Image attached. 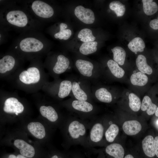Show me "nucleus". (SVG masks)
Segmentation results:
<instances>
[{"instance_id":"19","label":"nucleus","mask_w":158,"mask_h":158,"mask_svg":"<svg viewBox=\"0 0 158 158\" xmlns=\"http://www.w3.org/2000/svg\"><path fill=\"white\" fill-rule=\"evenodd\" d=\"M136 64L138 69L145 74L150 75L152 73V68L147 64L146 57L142 55H139L136 60Z\"/></svg>"},{"instance_id":"6","label":"nucleus","mask_w":158,"mask_h":158,"mask_svg":"<svg viewBox=\"0 0 158 158\" xmlns=\"http://www.w3.org/2000/svg\"><path fill=\"white\" fill-rule=\"evenodd\" d=\"M6 19L11 24L19 27L25 26L28 23V18L26 14L23 11H12L7 14Z\"/></svg>"},{"instance_id":"42","label":"nucleus","mask_w":158,"mask_h":158,"mask_svg":"<svg viewBox=\"0 0 158 158\" xmlns=\"http://www.w3.org/2000/svg\"><path fill=\"white\" fill-rule=\"evenodd\" d=\"M155 114L156 116L158 117V106L157 107L156 111L155 113Z\"/></svg>"},{"instance_id":"44","label":"nucleus","mask_w":158,"mask_h":158,"mask_svg":"<svg viewBox=\"0 0 158 158\" xmlns=\"http://www.w3.org/2000/svg\"><path fill=\"white\" fill-rule=\"evenodd\" d=\"M17 115H18V113H15Z\"/></svg>"},{"instance_id":"35","label":"nucleus","mask_w":158,"mask_h":158,"mask_svg":"<svg viewBox=\"0 0 158 158\" xmlns=\"http://www.w3.org/2000/svg\"><path fill=\"white\" fill-rule=\"evenodd\" d=\"M150 26L152 29L157 30L158 29V16L157 19L152 20L150 23Z\"/></svg>"},{"instance_id":"24","label":"nucleus","mask_w":158,"mask_h":158,"mask_svg":"<svg viewBox=\"0 0 158 158\" xmlns=\"http://www.w3.org/2000/svg\"><path fill=\"white\" fill-rule=\"evenodd\" d=\"M111 50L113 54L114 61L120 65H123L126 55L124 49L121 47L117 46L111 49Z\"/></svg>"},{"instance_id":"3","label":"nucleus","mask_w":158,"mask_h":158,"mask_svg":"<svg viewBox=\"0 0 158 158\" xmlns=\"http://www.w3.org/2000/svg\"><path fill=\"white\" fill-rule=\"evenodd\" d=\"M32 8L37 15L42 18H49L54 14V11L52 7L42 1H34L32 4Z\"/></svg>"},{"instance_id":"1","label":"nucleus","mask_w":158,"mask_h":158,"mask_svg":"<svg viewBox=\"0 0 158 158\" xmlns=\"http://www.w3.org/2000/svg\"><path fill=\"white\" fill-rule=\"evenodd\" d=\"M67 124L66 133L69 146L80 145L85 147L90 121L73 118Z\"/></svg>"},{"instance_id":"27","label":"nucleus","mask_w":158,"mask_h":158,"mask_svg":"<svg viewBox=\"0 0 158 158\" xmlns=\"http://www.w3.org/2000/svg\"><path fill=\"white\" fill-rule=\"evenodd\" d=\"M95 95L97 99L101 102L109 103L112 101L111 94L105 88H101L97 90Z\"/></svg>"},{"instance_id":"4","label":"nucleus","mask_w":158,"mask_h":158,"mask_svg":"<svg viewBox=\"0 0 158 158\" xmlns=\"http://www.w3.org/2000/svg\"><path fill=\"white\" fill-rule=\"evenodd\" d=\"M40 77L39 71L35 67L29 68L27 71H23L19 75L20 81L26 84L37 83L39 81Z\"/></svg>"},{"instance_id":"7","label":"nucleus","mask_w":158,"mask_h":158,"mask_svg":"<svg viewBox=\"0 0 158 158\" xmlns=\"http://www.w3.org/2000/svg\"><path fill=\"white\" fill-rule=\"evenodd\" d=\"M74 13L78 19L85 23L91 24L94 21L95 17L93 11L83 6H77L75 8Z\"/></svg>"},{"instance_id":"22","label":"nucleus","mask_w":158,"mask_h":158,"mask_svg":"<svg viewBox=\"0 0 158 158\" xmlns=\"http://www.w3.org/2000/svg\"><path fill=\"white\" fill-rule=\"evenodd\" d=\"M140 108L142 111H146L148 115H152L155 113L157 106L152 103L151 99L149 96H145L142 100Z\"/></svg>"},{"instance_id":"39","label":"nucleus","mask_w":158,"mask_h":158,"mask_svg":"<svg viewBox=\"0 0 158 158\" xmlns=\"http://www.w3.org/2000/svg\"><path fill=\"white\" fill-rule=\"evenodd\" d=\"M124 158H134V157L132 155L128 154L126 155Z\"/></svg>"},{"instance_id":"10","label":"nucleus","mask_w":158,"mask_h":158,"mask_svg":"<svg viewBox=\"0 0 158 158\" xmlns=\"http://www.w3.org/2000/svg\"><path fill=\"white\" fill-rule=\"evenodd\" d=\"M142 128L140 123L136 120L126 121L123 125L124 132L129 135H135L139 133Z\"/></svg>"},{"instance_id":"18","label":"nucleus","mask_w":158,"mask_h":158,"mask_svg":"<svg viewBox=\"0 0 158 158\" xmlns=\"http://www.w3.org/2000/svg\"><path fill=\"white\" fill-rule=\"evenodd\" d=\"M15 63V59L12 56L9 55L4 56L0 60V73H4L12 70Z\"/></svg>"},{"instance_id":"41","label":"nucleus","mask_w":158,"mask_h":158,"mask_svg":"<svg viewBox=\"0 0 158 158\" xmlns=\"http://www.w3.org/2000/svg\"><path fill=\"white\" fill-rule=\"evenodd\" d=\"M8 158H17L15 155L13 154H11L9 156V157Z\"/></svg>"},{"instance_id":"43","label":"nucleus","mask_w":158,"mask_h":158,"mask_svg":"<svg viewBox=\"0 0 158 158\" xmlns=\"http://www.w3.org/2000/svg\"><path fill=\"white\" fill-rule=\"evenodd\" d=\"M156 124L157 126L158 127V119L156 121Z\"/></svg>"},{"instance_id":"40","label":"nucleus","mask_w":158,"mask_h":158,"mask_svg":"<svg viewBox=\"0 0 158 158\" xmlns=\"http://www.w3.org/2000/svg\"><path fill=\"white\" fill-rule=\"evenodd\" d=\"M17 158H28L27 157H25L21 154H18L17 156Z\"/></svg>"},{"instance_id":"31","label":"nucleus","mask_w":158,"mask_h":158,"mask_svg":"<svg viewBox=\"0 0 158 158\" xmlns=\"http://www.w3.org/2000/svg\"><path fill=\"white\" fill-rule=\"evenodd\" d=\"M109 7L115 12L117 17L123 16L126 11L125 5L118 1L111 2L109 4Z\"/></svg>"},{"instance_id":"13","label":"nucleus","mask_w":158,"mask_h":158,"mask_svg":"<svg viewBox=\"0 0 158 158\" xmlns=\"http://www.w3.org/2000/svg\"><path fill=\"white\" fill-rule=\"evenodd\" d=\"M75 66L80 73L83 75L90 77L92 75L93 65L91 62L78 59L75 62Z\"/></svg>"},{"instance_id":"23","label":"nucleus","mask_w":158,"mask_h":158,"mask_svg":"<svg viewBox=\"0 0 158 158\" xmlns=\"http://www.w3.org/2000/svg\"><path fill=\"white\" fill-rule=\"evenodd\" d=\"M130 80L134 85L143 86L147 83L148 78L145 73L139 72L133 73L130 76Z\"/></svg>"},{"instance_id":"15","label":"nucleus","mask_w":158,"mask_h":158,"mask_svg":"<svg viewBox=\"0 0 158 158\" xmlns=\"http://www.w3.org/2000/svg\"><path fill=\"white\" fill-rule=\"evenodd\" d=\"M57 59L53 71L55 73L60 74L66 71L69 67L70 62L68 59L62 55H59Z\"/></svg>"},{"instance_id":"25","label":"nucleus","mask_w":158,"mask_h":158,"mask_svg":"<svg viewBox=\"0 0 158 158\" xmlns=\"http://www.w3.org/2000/svg\"><path fill=\"white\" fill-rule=\"evenodd\" d=\"M143 11L147 15L151 16L155 13L158 10L157 4L152 0H142Z\"/></svg>"},{"instance_id":"30","label":"nucleus","mask_w":158,"mask_h":158,"mask_svg":"<svg viewBox=\"0 0 158 158\" xmlns=\"http://www.w3.org/2000/svg\"><path fill=\"white\" fill-rule=\"evenodd\" d=\"M72 91L75 98L78 100L86 101L87 96L80 88L78 83L74 82L72 84Z\"/></svg>"},{"instance_id":"20","label":"nucleus","mask_w":158,"mask_h":158,"mask_svg":"<svg viewBox=\"0 0 158 158\" xmlns=\"http://www.w3.org/2000/svg\"><path fill=\"white\" fill-rule=\"evenodd\" d=\"M109 125L105 133L106 140L109 142H112L117 135L119 131L118 126L111 121L108 122Z\"/></svg>"},{"instance_id":"26","label":"nucleus","mask_w":158,"mask_h":158,"mask_svg":"<svg viewBox=\"0 0 158 158\" xmlns=\"http://www.w3.org/2000/svg\"><path fill=\"white\" fill-rule=\"evenodd\" d=\"M107 65L111 72L115 77L121 78L123 76L124 71L114 61L111 59L109 60L107 62Z\"/></svg>"},{"instance_id":"46","label":"nucleus","mask_w":158,"mask_h":158,"mask_svg":"<svg viewBox=\"0 0 158 158\" xmlns=\"http://www.w3.org/2000/svg\"><path fill=\"white\" fill-rule=\"evenodd\" d=\"M17 46H16V47H15V48H16H16H17Z\"/></svg>"},{"instance_id":"12","label":"nucleus","mask_w":158,"mask_h":158,"mask_svg":"<svg viewBox=\"0 0 158 158\" xmlns=\"http://www.w3.org/2000/svg\"><path fill=\"white\" fill-rule=\"evenodd\" d=\"M29 131L36 138L42 139L45 135V129L42 124L39 122H31L28 125Z\"/></svg>"},{"instance_id":"37","label":"nucleus","mask_w":158,"mask_h":158,"mask_svg":"<svg viewBox=\"0 0 158 158\" xmlns=\"http://www.w3.org/2000/svg\"><path fill=\"white\" fill-rule=\"evenodd\" d=\"M154 146L155 154L158 157V136L156 137L154 140Z\"/></svg>"},{"instance_id":"21","label":"nucleus","mask_w":158,"mask_h":158,"mask_svg":"<svg viewBox=\"0 0 158 158\" xmlns=\"http://www.w3.org/2000/svg\"><path fill=\"white\" fill-rule=\"evenodd\" d=\"M128 46L132 51L137 54L138 52H142L144 51L145 44L141 38L136 37L130 42Z\"/></svg>"},{"instance_id":"17","label":"nucleus","mask_w":158,"mask_h":158,"mask_svg":"<svg viewBox=\"0 0 158 158\" xmlns=\"http://www.w3.org/2000/svg\"><path fill=\"white\" fill-rule=\"evenodd\" d=\"M41 114L49 121L54 122L58 120V114L55 109L51 106H41L40 109Z\"/></svg>"},{"instance_id":"11","label":"nucleus","mask_w":158,"mask_h":158,"mask_svg":"<svg viewBox=\"0 0 158 158\" xmlns=\"http://www.w3.org/2000/svg\"><path fill=\"white\" fill-rule=\"evenodd\" d=\"M105 151L107 154L114 158H123L124 150L119 144L112 143L108 145Z\"/></svg>"},{"instance_id":"29","label":"nucleus","mask_w":158,"mask_h":158,"mask_svg":"<svg viewBox=\"0 0 158 158\" xmlns=\"http://www.w3.org/2000/svg\"><path fill=\"white\" fill-rule=\"evenodd\" d=\"M72 83L70 81L65 80L62 81L60 85L59 97L63 98L67 96L72 89Z\"/></svg>"},{"instance_id":"47","label":"nucleus","mask_w":158,"mask_h":158,"mask_svg":"<svg viewBox=\"0 0 158 158\" xmlns=\"http://www.w3.org/2000/svg\"><path fill=\"white\" fill-rule=\"evenodd\" d=\"M1 37V35L0 34V37Z\"/></svg>"},{"instance_id":"36","label":"nucleus","mask_w":158,"mask_h":158,"mask_svg":"<svg viewBox=\"0 0 158 158\" xmlns=\"http://www.w3.org/2000/svg\"><path fill=\"white\" fill-rule=\"evenodd\" d=\"M70 158H85L83 154L78 152H71L70 154Z\"/></svg>"},{"instance_id":"5","label":"nucleus","mask_w":158,"mask_h":158,"mask_svg":"<svg viewBox=\"0 0 158 158\" xmlns=\"http://www.w3.org/2000/svg\"><path fill=\"white\" fill-rule=\"evenodd\" d=\"M20 47L21 50L24 52H37L43 48V44L40 41L36 38L28 37L21 41Z\"/></svg>"},{"instance_id":"34","label":"nucleus","mask_w":158,"mask_h":158,"mask_svg":"<svg viewBox=\"0 0 158 158\" xmlns=\"http://www.w3.org/2000/svg\"><path fill=\"white\" fill-rule=\"evenodd\" d=\"M129 105L131 109L134 111H138L140 109L141 105L139 97L133 93H130L128 96Z\"/></svg>"},{"instance_id":"2","label":"nucleus","mask_w":158,"mask_h":158,"mask_svg":"<svg viewBox=\"0 0 158 158\" xmlns=\"http://www.w3.org/2000/svg\"><path fill=\"white\" fill-rule=\"evenodd\" d=\"M90 124L85 148L90 149L97 146L102 140L104 128L100 121L96 120L90 121Z\"/></svg>"},{"instance_id":"32","label":"nucleus","mask_w":158,"mask_h":158,"mask_svg":"<svg viewBox=\"0 0 158 158\" xmlns=\"http://www.w3.org/2000/svg\"><path fill=\"white\" fill-rule=\"evenodd\" d=\"M67 27L66 24L63 23H61L60 25V31L54 35L55 37L56 38H59L60 40L63 39L65 40L68 39L71 35L72 32L70 29H66Z\"/></svg>"},{"instance_id":"33","label":"nucleus","mask_w":158,"mask_h":158,"mask_svg":"<svg viewBox=\"0 0 158 158\" xmlns=\"http://www.w3.org/2000/svg\"><path fill=\"white\" fill-rule=\"evenodd\" d=\"M78 36L81 41L84 42H93L95 39L92 30L87 28L81 30L79 32Z\"/></svg>"},{"instance_id":"14","label":"nucleus","mask_w":158,"mask_h":158,"mask_svg":"<svg viewBox=\"0 0 158 158\" xmlns=\"http://www.w3.org/2000/svg\"><path fill=\"white\" fill-rule=\"evenodd\" d=\"M142 147L145 154L149 157L155 155L154 146V139L151 135L146 136L142 140Z\"/></svg>"},{"instance_id":"45","label":"nucleus","mask_w":158,"mask_h":158,"mask_svg":"<svg viewBox=\"0 0 158 158\" xmlns=\"http://www.w3.org/2000/svg\"><path fill=\"white\" fill-rule=\"evenodd\" d=\"M92 158L90 157V158ZM97 158H100V157H99V156L97 157Z\"/></svg>"},{"instance_id":"16","label":"nucleus","mask_w":158,"mask_h":158,"mask_svg":"<svg viewBox=\"0 0 158 158\" xmlns=\"http://www.w3.org/2000/svg\"><path fill=\"white\" fill-rule=\"evenodd\" d=\"M73 109L78 111L85 113H88L93 110V105L86 101L80 100H75L71 103Z\"/></svg>"},{"instance_id":"9","label":"nucleus","mask_w":158,"mask_h":158,"mask_svg":"<svg viewBox=\"0 0 158 158\" xmlns=\"http://www.w3.org/2000/svg\"><path fill=\"white\" fill-rule=\"evenodd\" d=\"M15 147L20 150L21 155L29 158L32 157L35 155V150L31 145L21 139H17L14 142Z\"/></svg>"},{"instance_id":"38","label":"nucleus","mask_w":158,"mask_h":158,"mask_svg":"<svg viewBox=\"0 0 158 158\" xmlns=\"http://www.w3.org/2000/svg\"><path fill=\"white\" fill-rule=\"evenodd\" d=\"M51 158H63L62 157L58 156L57 154H54L52 156Z\"/></svg>"},{"instance_id":"28","label":"nucleus","mask_w":158,"mask_h":158,"mask_svg":"<svg viewBox=\"0 0 158 158\" xmlns=\"http://www.w3.org/2000/svg\"><path fill=\"white\" fill-rule=\"evenodd\" d=\"M97 45V43L96 41L84 42L80 47V51L85 55L93 53L96 51Z\"/></svg>"},{"instance_id":"8","label":"nucleus","mask_w":158,"mask_h":158,"mask_svg":"<svg viewBox=\"0 0 158 158\" xmlns=\"http://www.w3.org/2000/svg\"><path fill=\"white\" fill-rule=\"evenodd\" d=\"M24 107L18 99L14 97H10L5 101L3 107L4 111L8 113H20L23 112Z\"/></svg>"}]
</instances>
